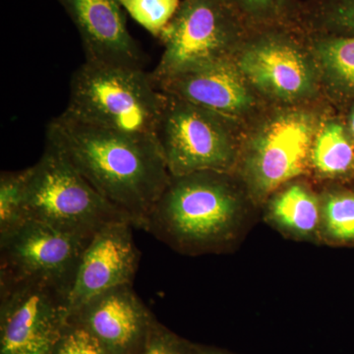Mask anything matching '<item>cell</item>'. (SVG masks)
Returning <instances> with one entry per match:
<instances>
[{
  "label": "cell",
  "instance_id": "obj_7",
  "mask_svg": "<svg viewBox=\"0 0 354 354\" xmlns=\"http://www.w3.org/2000/svg\"><path fill=\"white\" fill-rule=\"evenodd\" d=\"M302 34L295 25L249 30L234 58L254 91L286 104L313 97L320 76Z\"/></svg>",
  "mask_w": 354,
  "mask_h": 354
},
{
  "label": "cell",
  "instance_id": "obj_11",
  "mask_svg": "<svg viewBox=\"0 0 354 354\" xmlns=\"http://www.w3.org/2000/svg\"><path fill=\"white\" fill-rule=\"evenodd\" d=\"M67 321L87 330L109 354H138L157 319L132 285H124L91 298Z\"/></svg>",
  "mask_w": 354,
  "mask_h": 354
},
{
  "label": "cell",
  "instance_id": "obj_24",
  "mask_svg": "<svg viewBox=\"0 0 354 354\" xmlns=\"http://www.w3.org/2000/svg\"><path fill=\"white\" fill-rule=\"evenodd\" d=\"M138 354H201V346L178 337L157 320Z\"/></svg>",
  "mask_w": 354,
  "mask_h": 354
},
{
  "label": "cell",
  "instance_id": "obj_15",
  "mask_svg": "<svg viewBox=\"0 0 354 354\" xmlns=\"http://www.w3.org/2000/svg\"><path fill=\"white\" fill-rule=\"evenodd\" d=\"M306 36L321 82L335 94L354 97V35Z\"/></svg>",
  "mask_w": 354,
  "mask_h": 354
},
{
  "label": "cell",
  "instance_id": "obj_1",
  "mask_svg": "<svg viewBox=\"0 0 354 354\" xmlns=\"http://www.w3.org/2000/svg\"><path fill=\"white\" fill-rule=\"evenodd\" d=\"M46 137L133 227L143 230L171 177L157 140L85 124L64 113L50 121Z\"/></svg>",
  "mask_w": 354,
  "mask_h": 354
},
{
  "label": "cell",
  "instance_id": "obj_16",
  "mask_svg": "<svg viewBox=\"0 0 354 354\" xmlns=\"http://www.w3.org/2000/svg\"><path fill=\"white\" fill-rule=\"evenodd\" d=\"M274 223L297 235L314 234L320 225L321 208L315 195L301 184H291L272 200Z\"/></svg>",
  "mask_w": 354,
  "mask_h": 354
},
{
  "label": "cell",
  "instance_id": "obj_12",
  "mask_svg": "<svg viewBox=\"0 0 354 354\" xmlns=\"http://www.w3.org/2000/svg\"><path fill=\"white\" fill-rule=\"evenodd\" d=\"M133 227L130 221H115L102 227L90 239L67 298L69 314L102 292L132 285L140 260Z\"/></svg>",
  "mask_w": 354,
  "mask_h": 354
},
{
  "label": "cell",
  "instance_id": "obj_28",
  "mask_svg": "<svg viewBox=\"0 0 354 354\" xmlns=\"http://www.w3.org/2000/svg\"><path fill=\"white\" fill-rule=\"evenodd\" d=\"M300 1H301V2H302V1H304V0H300Z\"/></svg>",
  "mask_w": 354,
  "mask_h": 354
},
{
  "label": "cell",
  "instance_id": "obj_22",
  "mask_svg": "<svg viewBox=\"0 0 354 354\" xmlns=\"http://www.w3.org/2000/svg\"><path fill=\"white\" fill-rule=\"evenodd\" d=\"M326 232L337 241H354V195L346 192L330 193L322 208Z\"/></svg>",
  "mask_w": 354,
  "mask_h": 354
},
{
  "label": "cell",
  "instance_id": "obj_8",
  "mask_svg": "<svg viewBox=\"0 0 354 354\" xmlns=\"http://www.w3.org/2000/svg\"><path fill=\"white\" fill-rule=\"evenodd\" d=\"M321 127L316 114L292 108L270 114L253 130L244 150L243 176L254 196H268L306 171Z\"/></svg>",
  "mask_w": 354,
  "mask_h": 354
},
{
  "label": "cell",
  "instance_id": "obj_10",
  "mask_svg": "<svg viewBox=\"0 0 354 354\" xmlns=\"http://www.w3.org/2000/svg\"><path fill=\"white\" fill-rule=\"evenodd\" d=\"M67 297L53 286L0 281V354L50 351L68 320Z\"/></svg>",
  "mask_w": 354,
  "mask_h": 354
},
{
  "label": "cell",
  "instance_id": "obj_19",
  "mask_svg": "<svg viewBox=\"0 0 354 354\" xmlns=\"http://www.w3.org/2000/svg\"><path fill=\"white\" fill-rule=\"evenodd\" d=\"M30 167L19 171H3L0 176V239L29 221L27 187Z\"/></svg>",
  "mask_w": 354,
  "mask_h": 354
},
{
  "label": "cell",
  "instance_id": "obj_13",
  "mask_svg": "<svg viewBox=\"0 0 354 354\" xmlns=\"http://www.w3.org/2000/svg\"><path fill=\"white\" fill-rule=\"evenodd\" d=\"M155 85L165 94L214 111L234 123L246 118L256 106L254 90L234 57L216 60Z\"/></svg>",
  "mask_w": 354,
  "mask_h": 354
},
{
  "label": "cell",
  "instance_id": "obj_17",
  "mask_svg": "<svg viewBox=\"0 0 354 354\" xmlns=\"http://www.w3.org/2000/svg\"><path fill=\"white\" fill-rule=\"evenodd\" d=\"M311 164L325 176H339L354 167V146L341 123L322 125L312 147Z\"/></svg>",
  "mask_w": 354,
  "mask_h": 354
},
{
  "label": "cell",
  "instance_id": "obj_26",
  "mask_svg": "<svg viewBox=\"0 0 354 354\" xmlns=\"http://www.w3.org/2000/svg\"><path fill=\"white\" fill-rule=\"evenodd\" d=\"M349 131H351V135L354 138V109L353 113H351V116H349Z\"/></svg>",
  "mask_w": 354,
  "mask_h": 354
},
{
  "label": "cell",
  "instance_id": "obj_5",
  "mask_svg": "<svg viewBox=\"0 0 354 354\" xmlns=\"http://www.w3.org/2000/svg\"><path fill=\"white\" fill-rule=\"evenodd\" d=\"M249 30L228 0H183L158 38L164 51L153 83L234 57Z\"/></svg>",
  "mask_w": 354,
  "mask_h": 354
},
{
  "label": "cell",
  "instance_id": "obj_14",
  "mask_svg": "<svg viewBox=\"0 0 354 354\" xmlns=\"http://www.w3.org/2000/svg\"><path fill=\"white\" fill-rule=\"evenodd\" d=\"M73 20L87 62L143 68V55L128 32L120 0H60Z\"/></svg>",
  "mask_w": 354,
  "mask_h": 354
},
{
  "label": "cell",
  "instance_id": "obj_9",
  "mask_svg": "<svg viewBox=\"0 0 354 354\" xmlns=\"http://www.w3.org/2000/svg\"><path fill=\"white\" fill-rule=\"evenodd\" d=\"M91 239L29 220L0 239V281H41L68 298L79 262Z\"/></svg>",
  "mask_w": 354,
  "mask_h": 354
},
{
  "label": "cell",
  "instance_id": "obj_3",
  "mask_svg": "<svg viewBox=\"0 0 354 354\" xmlns=\"http://www.w3.org/2000/svg\"><path fill=\"white\" fill-rule=\"evenodd\" d=\"M165 94L143 68L87 62L74 72L68 106L72 120L156 139Z\"/></svg>",
  "mask_w": 354,
  "mask_h": 354
},
{
  "label": "cell",
  "instance_id": "obj_25",
  "mask_svg": "<svg viewBox=\"0 0 354 354\" xmlns=\"http://www.w3.org/2000/svg\"><path fill=\"white\" fill-rule=\"evenodd\" d=\"M201 354H230L225 351H220V349L205 348L201 346Z\"/></svg>",
  "mask_w": 354,
  "mask_h": 354
},
{
  "label": "cell",
  "instance_id": "obj_27",
  "mask_svg": "<svg viewBox=\"0 0 354 354\" xmlns=\"http://www.w3.org/2000/svg\"><path fill=\"white\" fill-rule=\"evenodd\" d=\"M50 351H36V353H26V354H50Z\"/></svg>",
  "mask_w": 354,
  "mask_h": 354
},
{
  "label": "cell",
  "instance_id": "obj_2",
  "mask_svg": "<svg viewBox=\"0 0 354 354\" xmlns=\"http://www.w3.org/2000/svg\"><path fill=\"white\" fill-rule=\"evenodd\" d=\"M241 197L230 174L201 171L171 176L153 205L144 230L183 250H205L230 239Z\"/></svg>",
  "mask_w": 354,
  "mask_h": 354
},
{
  "label": "cell",
  "instance_id": "obj_23",
  "mask_svg": "<svg viewBox=\"0 0 354 354\" xmlns=\"http://www.w3.org/2000/svg\"><path fill=\"white\" fill-rule=\"evenodd\" d=\"M50 354H109L92 335L68 322L51 346Z\"/></svg>",
  "mask_w": 354,
  "mask_h": 354
},
{
  "label": "cell",
  "instance_id": "obj_4",
  "mask_svg": "<svg viewBox=\"0 0 354 354\" xmlns=\"http://www.w3.org/2000/svg\"><path fill=\"white\" fill-rule=\"evenodd\" d=\"M27 213L29 220L82 239H92L109 223L130 221L86 180L48 137L41 158L30 167Z\"/></svg>",
  "mask_w": 354,
  "mask_h": 354
},
{
  "label": "cell",
  "instance_id": "obj_18",
  "mask_svg": "<svg viewBox=\"0 0 354 354\" xmlns=\"http://www.w3.org/2000/svg\"><path fill=\"white\" fill-rule=\"evenodd\" d=\"M297 24L306 34L354 35V0H304Z\"/></svg>",
  "mask_w": 354,
  "mask_h": 354
},
{
  "label": "cell",
  "instance_id": "obj_6",
  "mask_svg": "<svg viewBox=\"0 0 354 354\" xmlns=\"http://www.w3.org/2000/svg\"><path fill=\"white\" fill-rule=\"evenodd\" d=\"M165 94L157 141L171 176L230 174L239 160L235 124L220 114Z\"/></svg>",
  "mask_w": 354,
  "mask_h": 354
},
{
  "label": "cell",
  "instance_id": "obj_21",
  "mask_svg": "<svg viewBox=\"0 0 354 354\" xmlns=\"http://www.w3.org/2000/svg\"><path fill=\"white\" fill-rule=\"evenodd\" d=\"M123 9L155 38L174 17L180 0H120Z\"/></svg>",
  "mask_w": 354,
  "mask_h": 354
},
{
  "label": "cell",
  "instance_id": "obj_20",
  "mask_svg": "<svg viewBox=\"0 0 354 354\" xmlns=\"http://www.w3.org/2000/svg\"><path fill=\"white\" fill-rule=\"evenodd\" d=\"M249 29L297 25L300 0H228Z\"/></svg>",
  "mask_w": 354,
  "mask_h": 354
}]
</instances>
